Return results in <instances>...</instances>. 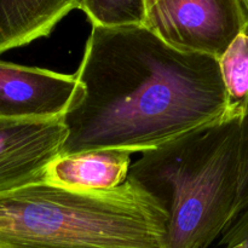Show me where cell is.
Returning a JSON list of instances; mask_svg holds the SVG:
<instances>
[{"instance_id":"9c48e42d","label":"cell","mask_w":248,"mask_h":248,"mask_svg":"<svg viewBox=\"0 0 248 248\" xmlns=\"http://www.w3.org/2000/svg\"><path fill=\"white\" fill-rule=\"evenodd\" d=\"M232 118H241L248 99V33L241 31L218 58Z\"/></svg>"},{"instance_id":"30bf717a","label":"cell","mask_w":248,"mask_h":248,"mask_svg":"<svg viewBox=\"0 0 248 248\" xmlns=\"http://www.w3.org/2000/svg\"><path fill=\"white\" fill-rule=\"evenodd\" d=\"M147 0H80L91 26H143Z\"/></svg>"},{"instance_id":"ba28073f","label":"cell","mask_w":248,"mask_h":248,"mask_svg":"<svg viewBox=\"0 0 248 248\" xmlns=\"http://www.w3.org/2000/svg\"><path fill=\"white\" fill-rule=\"evenodd\" d=\"M80 0H0V55L52 33Z\"/></svg>"},{"instance_id":"9a60e30c","label":"cell","mask_w":248,"mask_h":248,"mask_svg":"<svg viewBox=\"0 0 248 248\" xmlns=\"http://www.w3.org/2000/svg\"><path fill=\"white\" fill-rule=\"evenodd\" d=\"M245 31H247V33H248V29H245Z\"/></svg>"},{"instance_id":"5bb4252c","label":"cell","mask_w":248,"mask_h":248,"mask_svg":"<svg viewBox=\"0 0 248 248\" xmlns=\"http://www.w3.org/2000/svg\"><path fill=\"white\" fill-rule=\"evenodd\" d=\"M225 248H240L239 245H235V246H230V247H225Z\"/></svg>"},{"instance_id":"5b68a950","label":"cell","mask_w":248,"mask_h":248,"mask_svg":"<svg viewBox=\"0 0 248 248\" xmlns=\"http://www.w3.org/2000/svg\"><path fill=\"white\" fill-rule=\"evenodd\" d=\"M64 140L62 118H0V194L41 182L46 166L60 155Z\"/></svg>"},{"instance_id":"3957f363","label":"cell","mask_w":248,"mask_h":248,"mask_svg":"<svg viewBox=\"0 0 248 248\" xmlns=\"http://www.w3.org/2000/svg\"><path fill=\"white\" fill-rule=\"evenodd\" d=\"M240 118L198 128L131 164L128 181L167 216L165 248H207L236 217Z\"/></svg>"},{"instance_id":"52a82bcc","label":"cell","mask_w":248,"mask_h":248,"mask_svg":"<svg viewBox=\"0 0 248 248\" xmlns=\"http://www.w3.org/2000/svg\"><path fill=\"white\" fill-rule=\"evenodd\" d=\"M132 153L99 149L58 155L46 166L41 182L72 190H106L126 181Z\"/></svg>"},{"instance_id":"277c9868","label":"cell","mask_w":248,"mask_h":248,"mask_svg":"<svg viewBox=\"0 0 248 248\" xmlns=\"http://www.w3.org/2000/svg\"><path fill=\"white\" fill-rule=\"evenodd\" d=\"M143 26L177 50L218 60L246 18L240 0H147Z\"/></svg>"},{"instance_id":"6da1fadb","label":"cell","mask_w":248,"mask_h":248,"mask_svg":"<svg viewBox=\"0 0 248 248\" xmlns=\"http://www.w3.org/2000/svg\"><path fill=\"white\" fill-rule=\"evenodd\" d=\"M74 75L61 156L144 153L232 118L218 61L177 50L144 26H92Z\"/></svg>"},{"instance_id":"7c38bea8","label":"cell","mask_w":248,"mask_h":248,"mask_svg":"<svg viewBox=\"0 0 248 248\" xmlns=\"http://www.w3.org/2000/svg\"><path fill=\"white\" fill-rule=\"evenodd\" d=\"M222 245H225V247L239 245L240 248H248V206L223 232Z\"/></svg>"},{"instance_id":"8fae6325","label":"cell","mask_w":248,"mask_h":248,"mask_svg":"<svg viewBox=\"0 0 248 248\" xmlns=\"http://www.w3.org/2000/svg\"><path fill=\"white\" fill-rule=\"evenodd\" d=\"M239 159V190H237L236 216L248 206V99L240 118Z\"/></svg>"},{"instance_id":"4fadbf2b","label":"cell","mask_w":248,"mask_h":248,"mask_svg":"<svg viewBox=\"0 0 248 248\" xmlns=\"http://www.w3.org/2000/svg\"><path fill=\"white\" fill-rule=\"evenodd\" d=\"M242 10H244L245 18H246V29H248V0H240Z\"/></svg>"},{"instance_id":"8992f818","label":"cell","mask_w":248,"mask_h":248,"mask_svg":"<svg viewBox=\"0 0 248 248\" xmlns=\"http://www.w3.org/2000/svg\"><path fill=\"white\" fill-rule=\"evenodd\" d=\"M79 91L75 75L0 61V118H62Z\"/></svg>"},{"instance_id":"7a4b0ae2","label":"cell","mask_w":248,"mask_h":248,"mask_svg":"<svg viewBox=\"0 0 248 248\" xmlns=\"http://www.w3.org/2000/svg\"><path fill=\"white\" fill-rule=\"evenodd\" d=\"M167 216L126 179L106 190L36 182L0 194V248H165Z\"/></svg>"}]
</instances>
